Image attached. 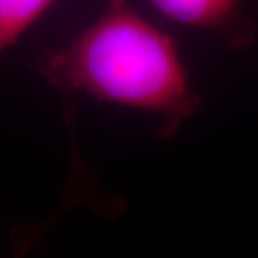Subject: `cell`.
Here are the masks:
<instances>
[{
    "label": "cell",
    "mask_w": 258,
    "mask_h": 258,
    "mask_svg": "<svg viewBox=\"0 0 258 258\" xmlns=\"http://www.w3.org/2000/svg\"><path fill=\"white\" fill-rule=\"evenodd\" d=\"M162 15L194 28L225 30L238 19V0H151Z\"/></svg>",
    "instance_id": "7a4b0ae2"
},
{
    "label": "cell",
    "mask_w": 258,
    "mask_h": 258,
    "mask_svg": "<svg viewBox=\"0 0 258 258\" xmlns=\"http://www.w3.org/2000/svg\"><path fill=\"white\" fill-rule=\"evenodd\" d=\"M39 69L64 92L154 112L166 131L201 106L175 43L128 0H106L101 18L72 43L49 50Z\"/></svg>",
    "instance_id": "6da1fadb"
},
{
    "label": "cell",
    "mask_w": 258,
    "mask_h": 258,
    "mask_svg": "<svg viewBox=\"0 0 258 258\" xmlns=\"http://www.w3.org/2000/svg\"><path fill=\"white\" fill-rule=\"evenodd\" d=\"M53 3V0H0V53Z\"/></svg>",
    "instance_id": "3957f363"
}]
</instances>
